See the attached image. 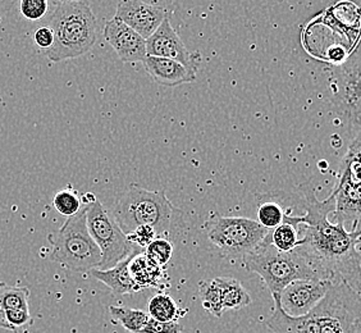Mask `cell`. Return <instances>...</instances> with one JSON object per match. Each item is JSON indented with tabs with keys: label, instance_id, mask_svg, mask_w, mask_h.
Masks as SVG:
<instances>
[{
	"label": "cell",
	"instance_id": "cell-34",
	"mask_svg": "<svg viewBox=\"0 0 361 333\" xmlns=\"http://www.w3.org/2000/svg\"><path fill=\"white\" fill-rule=\"evenodd\" d=\"M355 141H357V143H361V133H359V135L356 136V139H355Z\"/></svg>",
	"mask_w": 361,
	"mask_h": 333
},
{
	"label": "cell",
	"instance_id": "cell-6",
	"mask_svg": "<svg viewBox=\"0 0 361 333\" xmlns=\"http://www.w3.org/2000/svg\"><path fill=\"white\" fill-rule=\"evenodd\" d=\"M269 229L250 218L216 215L208 224V238L223 257L238 259L259 249Z\"/></svg>",
	"mask_w": 361,
	"mask_h": 333
},
{
	"label": "cell",
	"instance_id": "cell-15",
	"mask_svg": "<svg viewBox=\"0 0 361 333\" xmlns=\"http://www.w3.org/2000/svg\"><path fill=\"white\" fill-rule=\"evenodd\" d=\"M146 72L153 77L154 81L161 86L174 87L182 83L196 81L197 67L186 66L173 59L146 56L142 61Z\"/></svg>",
	"mask_w": 361,
	"mask_h": 333
},
{
	"label": "cell",
	"instance_id": "cell-17",
	"mask_svg": "<svg viewBox=\"0 0 361 333\" xmlns=\"http://www.w3.org/2000/svg\"><path fill=\"white\" fill-rule=\"evenodd\" d=\"M265 325L273 333H320L319 315L315 309L307 315L293 318L287 315L281 306H274Z\"/></svg>",
	"mask_w": 361,
	"mask_h": 333
},
{
	"label": "cell",
	"instance_id": "cell-30",
	"mask_svg": "<svg viewBox=\"0 0 361 333\" xmlns=\"http://www.w3.org/2000/svg\"><path fill=\"white\" fill-rule=\"evenodd\" d=\"M126 237L135 246L145 250L158 237V234L150 226H140L137 229H133L131 234L126 235Z\"/></svg>",
	"mask_w": 361,
	"mask_h": 333
},
{
	"label": "cell",
	"instance_id": "cell-19",
	"mask_svg": "<svg viewBox=\"0 0 361 333\" xmlns=\"http://www.w3.org/2000/svg\"><path fill=\"white\" fill-rule=\"evenodd\" d=\"M214 279L222 292L224 310H240L250 305L249 292L245 290V287L236 278L216 277Z\"/></svg>",
	"mask_w": 361,
	"mask_h": 333
},
{
	"label": "cell",
	"instance_id": "cell-25",
	"mask_svg": "<svg viewBox=\"0 0 361 333\" xmlns=\"http://www.w3.org/2000/svg\"><path fill=\"white\" fill-rule=\"evenodd\" d=\"M34 325L30 310H0V328L13 333H27Z\"/></svg>",
	"mask_w": 361,
	"mask_h": 333
},
{
	"label": "cell",
	"instance_id": "cell-26",
	"mask_svg": "<svg viewBox=\"0 0 361 333\" xmlns=\"http://www.w3.org/2000/svg\"><path fill=\"white\" fill-rule=\"evenodd\" d=\"M53 205L58 213L70 218V217L77 214L82 209V200L76 191L68 188L62 191H58L54 195Z\"/></svg>",
	"mask_w": 361,
	"mask_h": 333
},
{
	"label": "cell",
	"instance_id": "cell-8",
	"mask_svg": "<svg viewBox=\"0 0 361 333\" xmlns=\"http://www.w3.org/2000/svg\"><path fill=\"white\" fill-rule=\"evenodd\" d=\"M315 310L320 333H356L361 320V295L346 282H336Z\"/></svg>",
	"mask_w": 361,
	"mask_h": 333
},
{
	"label": "cell",
	"instance_id": "cell-28",
	"mask_svg": "<svg viewBox=\"0 0 361 333\" xmlns=\"http://www.w3.org/2000/svg\"><path fill=\"white\" fill-rule=\"evenodd\" d=\"M173 243L164 237H157L153 243L145 249V254L153 262L159 264L160 267H166L173 257Z\"/></svg>",
	"mask_w": 361,
	"mask_h": 333
},
{
	"label": "cell",
	"instance_id": "cell-10",
	"mask_svg": "<svg viewBox=\"0 0 361 333\" xmlns=\"http://www.w3.org/2000/svg\"><path fill=\"white\" fill-rule=\"evenodd\" d=\"M332 285L334 282L326 279L293 281L281 292L274 306H281L287 315L293 318L304 317L319 305Z\"/></svg>",
	"mask_w": 361,
	"mask_h": 333
},
{
	"label": "cell",
	"instance_id": "cell-32",
	"mask_svg": "<svg viewBox=\"0 0 361 333\" xmlns=\"http://www.w3.org/2000/svg\"><path fill=\"white\" fill-rule=\"evenodd\" d=\"M34 42L39 48L45 49L48 52L49 49L53 47L54 44V32L49 26H42L39 28L34 34Z\"/></svg>",
	"mask_w": 361,
	"mask_h": 333
},
{
	"label": "cell",
	"instance_id": "cell-24",
	"mask_svg": "<svg viewBox=\"0 0 361 333\" xmlns=\"http://www.w3.org/2000/svg\"><path fill=\"white\" fill-rule=\"evenodd\" d=\"M30 290L26 287H14L0 284V310H30Z\"/></svg>",
	"mask_w": 361,
	"mask_h": 333
},
{
	"label": "cell",
	"instance_id": "cell-7",
	"mask_svg": "<svg viewBox=\"0 0 361 333\" xmlns=\"http://www.w3.org/2000/svg\"><path fill=\"white\" fill-rule=\"evenodd\" d=\"M87 227L92 240L102 251V263L97 270L106 271L136 251H145L127 240L123 231L102 202H92L87 210Z\"/></svg>",
	"mask_w": 361,
	"mask_h": 333
},
{
	"label": "cell",
	"instance_id": "cell-9",
	"mask_svg": "<svg viewBox=\"0 0 361 333\" xmlns=\"http://www.w3.org/2000/svg\"><path fill=\"white\" fill-rule=\"evenodd\" d=\"M336 107L348 128L361 132V47L337 68Z\"/></svg>",
	"mask_w": 361,
	"mask_h": 333
},
{
	"label": "cell",
	"instance_id": "cell-23",
	"mask_svg": "<svg viewBox=\"0 0 361 333\" xmlns=\"http://www.w3.org/2000/svg\"><path fill=\"white\" fill-rule=\"evenodd\" d=\"M199 296L202 300V308L214 315L216 318H221L224 313L223 308L222 292L216 279L202 281L199 284Z\"/></svg>",
	"mask_w": 361,
	"mask_h": 333
},
{
	"label": "cell",
	"instance_id": "cell-3",
	"mask_svg": "<svg viewBox=\"0 0 361 333\" xmlns=\"http://www.w3.org/2000/svg\"><path fill=\"white\" fill-rule=\"evenodd\" d=\"M54 44L47 52L51 62L84 56L97 42V18L85 1H61L50 17Z\"/></svg>",
	"mask_w": 361,
	"mask_h": 333
},
{
	"label": "cell",
	"instance_id": "cell-11",
	"mask_svg": "<svg viewBox=\"0 0 361 333\" xmlns=\"http://www.w3.org/2000/svg\"><path fill=\"white\" fill-rule=\"evenodd\" d=\"M146 56L173 59L197 68L202 63V54L199 52H188L172 26L169 16L166 17L153 35L146 40Z\"/></svg>",
	"mask_w": 361,
	"mask_h": 333
},
{
	"label": "cell",
	"instance_id": "cell-35",
	"mask_svg": "<svg viewBox=\"0 0 361 333\" xmlns=\"http://www.w3.org/2000/svg\"><path fill=\"white\" fill-rule=\"evenodd\" d=\"M360 133H361V132H360Z\"/></svg>",
	"mask_w": 361,
	"mask_h": 333
},
{
	"label": "cell",
	"instance_id": "cell-21",
	"mask_svg": "<svg viewBox=\"0 0 361 333\" xmlns=\"http://www.w3.org/2000/svg\"><path fill=\"white\" fill-rule=\"evenodd\" d=\"M299 229L295 227L287 221H283L281 226L271 229L269 235L265 237L263 243L271 245L274 249L281 253H290L293 251L300 245Z\"/></svg>",
	"mask_w": 361,
	"mask_h": 333
},
{
	"label": "cell",
	"instance_id": "cell-20",
	"mask_svg": "<svg viewBox=\"0 0 361 333\" xmlns=\"http://www.w3.org/2000/svg\"><path fill=\"white\" fill-rule=\"evenodd\" d=\"M147 314L158 322L172 323L178 322L182 317V309L172 296L167 293H157L147 303Z\"/></svg>",
	"mask_w": 361,
	"mask_h": 333
},
{
	"label": "cell",
	"instance_id": "cell-22",
	"mask_svg": "<svg viewBox=\"0 0 361 333\" xmlns=\"http://www.w3.org/2000/svg\"><path fill=\"white\" fill-rule=\"evenodd\" d=\"M109 313L113 320L131 333H142L150 318L147 313L127 306H109Z\"/></svg>",
	"mask_w": 361,
	"mask_h": 333
},
{
	"label": "cell",
	"instance_id": "cell-4",
	"mask_svg": "<svg viewBox=\"0 0 361 333\" xmlns=\"http://www.w3.org/2000/svg\"><path fill=\"white\" fill-rule=\"evenodd\" d=\"M243 263L246 271L263 278L274 303L293 281L322 279L299 246L290 253H281L271 245L262 243L259 249L243 258Z\"/></svg>",
	"mask_w": 361,
	"mask_h": 333
},
{
	"label": "cell",
	"instance_id": "cell-13",
	"mask_svg": "<svg viewBox=\"0 0 361 333\" xmlns=\"http://www.w3.org/2000/svg\"><path fill=\"white\" fill-rule=\"evenodd\" d=\"M105 42L118 54L125 63L142 62L146 56V40L125 22L114 16L105 23Z\"/></svg>",
	"mask_w": 361,
	"mask_h": 333
},
{
	"label": "cell",
	"instance_id": "cell-2",
	"mask_svg": "<svg viewBox=\"0 0 361 333\" xmlns=\"http://www.w3.org/2000/svg\"><path fill=\"white\" fill-rule=\"evenodd\" d=\"M111 215L125 235L140 226H150L160 237L173 229L180 212L174 208L164 191H150L131 183L119 195Z\"/></svg>",
	"mask_w": 361,
	"mask_h": 333
},
{
	"label": "cell",
	"instance_id": "cell-1",
	"mask_svg": "<svg viewBox=\"0 0 361 333\" xmlns=\"http://www.w3.org/2000/svg\"><path fill=\"white\" fill-rule=\"evenodd\" d=\"M306 213L299 224L300 249L318 272L322 279L346 282L361 295L360 255L356 245L361 229L348 231L341 222H331L336 212V194L320 202L313 188L302 185Z\"/></svg>",
	"mask_w": 361,
	"mask_h": 333
},
{
	"label": "cell",
	"instance_id": "cell-5",
	"mask_svg": "<svg viewBox=\"0 0 361 333\" xmlns=\"http://www.w3.org/2000/svg\"><path fill=\"white\" fill-rule=\"evenodd\" d=\"M89 207L84 205L77 214L67 218L61 229L48 236L51 245L50 259L71 271L90 272L102 263V251L87 227Z\"/></svg>",
	"mask_w": 361,
	"mask_h": 333
},
{
	"label": "cell",
	"instance_id": "cell-14",
	"mask_svg": "<svg viewBox=\"0 0 361 333\" xmlns=\"http://www.w3.org/2000/svg\"><path fill=\"white\" fill-rule=\"evenodd\" d=\"M334 193L336 194L334 221L342 223L345 227L350 224L354 231L361 215V181H355L348 168L342 166Z\"/></svg>",
	"mask_w": 361,
	"mask_h": 333
},
{
	"label": "cell",
	"instance_id": "cell-27",
	"mask_svg": "<svg viewBox=\"0 0 361 333\" xmlns=\"http://www.w3.org/2000/svg\"><path fill=\"white\" fill-rule=\"evenodd\" d=\"M285 209L282 208L278 202H264L259 204L257 222L269 231L281 226L285 221Z\"/></svg>",
	"mask_w": 361,
	"mask_h": 333
},
{
	"label": "cell",
	"instance_id": "cell-33",
	"mask_svg": "<svg viewBox=\"0 0 361 333\" xmlns=\"http://www.w3.org/2000/svg\"><path fill=\"white\" fill-rule=\"evenodd\" d=\"M356 333H361V320L357 323V328H356Z\"/></svg>",
	"mask_w": 361,
	"mask_h": 333
},
{
	"label": "cell",
	"instance_id": "cell-12",
	"mask_svg": "<svg viewBox=\"0 0 361 333\" xmlns=\"http://www.w3.org/2000/svg\"><path fill=\"white\" fill-rule=\"evenodd\" d=\"M116 16L128 28L147 40L166 20L164 8L141 0H122L117 4Z\"/></svg>",
	"mask_w": 361,
	"mask_h": 333
},
{
	"label": "cell",
	"instance_id": "cell-31",
	"mask_svg": "<svg viewBox=\"0 0 361 333\" xmlns=\"http://www.w3.org/2000/svg\"><path fill=\"white\" fill-rule=\"evenodd\" d=\"M182 331H183V327L180 326L178 322L163 323L153 318H149V322L142 333H180Z\"/></svg>",
	"mask_w": 361,
	"mask_h": 333
},
{
	"label": "cell",
	"instance_id": "cell-16",
	"mask_svg": "<svg viewBox=\"0 0 361 333\" xmlns=\"http://www.w3.org/2000/svg\"><path fill=\"white\" fill-rule=\"evenodd\" d=\"M140 253H142V251H136L131 255H128L111 270H106V271L92 270L90 271L91 276L97 278V281L103 282L105 286H108L111 289V291L113 292V295L117 298L122 295H127V293H136V292L142 291L139 286L135 284V281L128 271V265L131 263L133 258Z\"/></svg>",
	"mask_w": 361,
	"mask_h": 333
},
{
	"label": "cell",
	"instance_id": "cell-18",
	"mask_svg": "<svg viewBox=\"0 0 361 333\" xmlns=\"http://www.w3.org/2000/svg\"><path fill=\"white\" fill-rule=\"evenodd\" d=\"M128 271L135 284L139 286L141 290L160 287L163 281L167 278L164 267H160L159 264L153 262L146 255L145 251L133 258L131 263L128 265Z\"/></svg>",
	"mask_w": 361,
	"mask_h": 333
},
{
	"label": "cell",
	"instance_id": "cell-29",
	"mask_svg": "<svg viewBox=\"0 0 361 333\" xmlns=\"http://www.w3.org/2000/svg\"><path fill=\"white\" fill-rule=\"evenodd\" d=\"M48 7L45 0H22L20 11L28 21H39L48 12Z\"/></svg>",
	"mask_w": 361,
	"mask_h": 333
}]
</instances>
